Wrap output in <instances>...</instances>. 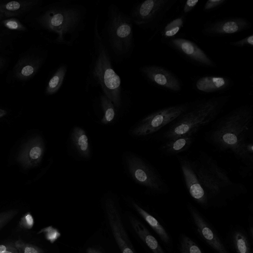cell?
<instances>
[{"instance_id": "cell-3", "label": "cell", "mask_w": 253, "mask_h": 253, "mask_svg": "<svg viewBox=\"0 0 253 253\" xmlns=\"http://www.w3.org/2000/svg\"><path fill=\"white\" fill-rule=\"evenodd\" d=\"M85 7L69 0H62L50 6L39 17L42 27L53 33V42L72 46L84 30Z\"/></svg>"}, {"instance_id": "cell-9", "label": "cell", "mask_w": 253, "mask_h": 253, "mask_svg": "<svg viewBox=\"0 0 253 253\" xmlns=\"http://www.w3.org/2000/svg\"><path fill=\"white\" fill-rule=\"evenodd\" d=\"M130 174L139 184L156 194H166L169 188L158 171L139 157L130 155L126 158Z\"/></svg>"}, {"instance_id": "cell-23", "label": "cell", "mask_w": 253, "mask_h": 253, "mask_svg": "<svg viewBox=\"0 0 253 253\" xmlns=\"http://www.w3.org/2000/svg\"><path fill=\"white\" fill-rule=\"evenodd\" d=\"M72 140L78 153L82 157L88 158L90 151L88 138L84 130L79 127H75L72 133Z\"/></svg>"}, {"instance_id": "cell-4", "label": "cell", "mask_w": 253, "mask_h": 253, "mask_svg": "<svg viewBox=\"0 0 253 253\" xmlns=\"http://www.w3.org/2000/svg\"><path fill=\"white\" fill-rule=\"evenodd\" d=\"M93 32V51L87 84L99 86L103 93L119 109L123 101L121 79L113 68L111 55L99 31L98 15L95 19Z\"/></svg>"}, {"instance_id": "cell-20", "label": "cell", "mask_w": 253, "mask_h": 253, "mask_svg": "<svg viewBox=\"0 0 253 253\" xmlns=\"http://www.w3.org/2000/svg\"><path fill=\"white\" fill-rule=\"evenodd\" d=\"M132 204L134 209L155 232L161 241L168 247H170L171 246V238L166 229L160 222L135 202H132Z\"/></svg>"}, {"instance_id": "cell-8", "label": "cell", "mask_w": 253, "mask_h": 253, "mask_svg": "<svg viewBox=\"0 0 253 253\" xmlns=\"http://www.w3.org/2000/svg\"><path fill=\"white\" fill-rule=\"evenodd\" d=\"M192 101L166 107L154 112L143 118L131 130L136 136L153 134L170 125L190 107Z\"/></svg>"}, {"instance_id": "cell-40", "label": "cell", "mask_w": 253, "mask_h": 253, "mask_svg": "<svg viewBox=\"0 0 253 253\" xmlns=\"http://www.w3.org/2000/svg\"><path fill=\"white\" fill-rule=\"evenodd\" d=\"M2 253H11L10 252H8V251H5V252H3Z\"/></svg>"}, {"instance_id": "cell-34", "label": "cell", "mask_w": 253, "mask_h": 253, "mask_svg": "<svg viewBox=\"0 0 253 253\" xmlns=\"http://www.w3.org/2000/svg\"><path fill=\"white\" fill-rule=\"evenodd\" d=\"M249 233H250V238L252 240H253V220L252 218L251 219V220H250Z\"/></svg>"}, {"instance_id": "cell-2", "label": "cell", "mask_w": 253, "mask_h": 253, "mask_svg": "<svg viewBox=\"0 0 253 253\" xmlns=\"http://www.w3.org/2000/svg\"><path fill=\"white\" fill-rule=\"evenodd\" d=\"M206 141L216 150L234 155L241 164L242 176L253 168V105L237 107L219 118L207 130Z\"/></svg>"}, {"instance_id": "cell-32", "label": "cell", "mask_w": 253, "mask_h": 253, "mask_svg": "<svg viewBox=\"0 0 253 253\" xmlns=\"http://www.w3.org/2000/svg\"><path fill=\"white\" fill-rule=\"evenodd\" d=\"M199 1V0H186L182 10V15L185 16L191 12L198 4Z\"/></svg>"}, {"instance_id": "cell-12", "label": "cell", "mask_w": 253, "mask_h": 253, "mask_svg": "<svg viewBox=\"0 0 253 253\" xmlns=\"http://www.w3.org/2000/svg\"><path fill=\"white\" fill-rule=\"evenodd\" d=\"M187 208L194 227L202 239L216 253H230L216 232L191 203Z\"/></svg>"}, {"instance_id": "cell-15", "label": "cell", "mask_w": 253, "mask_h": 253, "mask_svg": "<svg viewBox=\"0 0 253 253\" xmlns=\"http://www.w3.org/2000/svg\"><path fill=\"white\" fill-rule=\"evenodd\" d=\"M44 150L42 139L39 136L34 137L24 146L17 160L25 168L35 167L41 161Z\"/></svg>"}, {"instance_id": "cell-13", "label": "cell", "mask_w": 253, "mask_h": 253, "mask_svg": "<svg viewBox=\"0 0 253 253\" xmlns=\"http://www.w3.org/2000/svg\"><path fill=\"white\" fill-rule=\"evenodd\" d=\"M251 27V22L247 18L229 17L207 22L204 25L202 32L208 37H222L249 30Z\"/></svg>"}, {"instance_id": "cell-24", "label": "cell", "mask_w": 253, "mask_h": 253, "mask_svg": "<svg viewBox=\"0 0 253 253\" xmlns=\"http://www.w3.org/2000/svg\"><path fill=\"white\" fill-rule=\"evenodd\" d=\"M67 72V66L64 64L60 65L49 80L46 88L47 95H53L61 87Z\"/></svg>"}, {"instance_id": "cell-26", "label": "cell", "mask_w": 253, "mask_h": 253, "mask_svg": "<svg viewBox=\"0 0 253 253\" xmlns=\"http://www.w3.org/2000/svg\"><path fill=\"white\" fill-rule=\"evenodd\" d=\"M179 252L180 253H203L196 243L184 234L179 238Z\"/></svg>"}, {"instance_id": "cell-30", "label": "cell", "mask_w": 253, "mask_h": 253, "mask_svg": "<svg viewBox=\"0 0 253 253\" xmlns=\"http://www.w3.org/2000/svg\"><path fill=\"white\" fill-rule=\"evenodd\" d=\"M227 0H208L203 7L205 12H209L224 4Z\"/></svg>"}, {"instance_id": "cell-36", "label": "cell", "mask_w": 253, "mask_h": 253, "mask_svg": "<svg viewBox=\"0 0 253 253\" xmlns=\"http://www.w3.org/2000/svg\"><path fill=\"white\" fill-rule=\"evenodd\" d=\"M86 253H102L100 251L93 248H89L86 250Z\"/></svg>"}, {"instance_id": "cell-33", "label": "cell", "mask_w": 253, "mask_h": 253, "mask_svg": "<svg viewBox=\"0 0 253 253\" xmlns=\"http://www.w3.org/2000/svg\"><path fill=\"white\" fill-rule=\"evenodd\" d=\"M27 225H28L27 228H31L32 227L33 224V219L32 216L30 214H28L25 218Z\"/></svg>"}, {"instance_id": "cell-21", "label": "cell", "mask_w": 253, "mask_h": 253, "mask_svg": "<svg viewBox=\"0 0 253 253\" xmlns=\"http://www.w3.org/2000/svg\"><path fill=\"white\" fill-rule=\"evenodd\" d=\"M38 2V0H26L0 3V14L8 17L18 16L29 10Z\"/></svg>"}, {"instance_id": "cell-17", "label": "cell", "mask_w": 253, "mask_h": 253, "mask_svg": "<svg viewBox=\"0 0 253 253\" xmlns=\"http://www.w3.org/2000/svg\"><path fill=\"white\" fill-rule=\"evenodd\" d=\"M43 60L39 56H27L21 59L15 68V77L20 80L31 78L37 73Z\"/></svg>"}, {"instance_id": "cell-11", "label": "cell", "mask_w": 253, "mask_h": 253, "mask_svg": "<svg viewBox=\"0 0 253 253\" xmlns=\"http://www.w3.org/2000/svg\"><path fill=\"white\" fill-rule=\"evenodd\" d=\"M139 71L147 82L156 87L173 92H179L182 89L179 79L164 67L146 65L140 67Z\"/></svg>"}, {"instance_id": "cell-22", "label": "cell", "mask_w": 253, "mask_h": 253, "mask_svg": "<svg viewBox=\"0 0 253 253\" xmlns=\"http://www.w3.org/2000/svg\"><path fill=\"white\" fill-rule=\"evenodd\" d=\"M230 241L236 253H253L249 238L241 227L237 226L232 230Z\"/></svg>"}, {"instance_id": "cell-10", "label": "cell", "mask_w": 253, "mask_h": 253, "mask_svg": "<svg viewBox=\"0 0 253 253\" xmlns=\"http://www.w3.org/2000/svg\"><path fill=\"white\" fill-rule=\"evenodd\" d=\"M166 43L184 58L196 66L210 68L217 67L216 63L205 51L189 40L174 38L166 41Z\"/></svg>"}, {"instance_id": "cell-38", "label": "cell", "mask_w": 253, "mask_h": 253, "mask_svg": "<svg viewBox=\"0 0 253 253\" xmlns=\"http://www.w3.org/2000/svg\"><path fill=\"white\" fill-rule=\"evenodd\" d=\"M6 114V112L2 109H0V118L3 117Z\"/></svg>"}, {"instance_id": "cell-18", "label": "cell", "mask_w": 253, "mask_h": 253, "mask_svg": "<svg viewBox=\"0 0 253 253\" xmlns=\"http://www.w3.org/2000/svg\"><path fill=\"white\" fill-rule=\"evenodd\" d=\"M195 141V135L180 136L162 142L159 147L161 152L168 156L177 155L188 150Z\"/></svg>"}, {"instance_id": "cell-14", "label": "cell", "mask_w": 253, "mask_h": 253, "mask_svg": "<svg viewBox=\"0 0 253 253\" xmlns=\"http://www.w3.org/2000/svg\"><path fill=\"white\" fill-rule=\"evenodd\" d=\"M105 208L111 231L121 253H136L124 228L120 213L113 200L107 199Z\"/></svg>"}, {"instance_id": "cell-35", "label": "cell", "mask_w": 253, "mask_h": 253, "mask_svg": "<svg viewBox=\"0 0 253 253\" xmlns=\"http://www.w3.org/2000/svg\"><path fill=\"white\" fill-rule=\"evenodd\" d=\"M24 253H39L38 252L33 248L26 247L24 251Z\"/></svg>"}, {"instance_id": "cell-31", "label": "cell", "mask_w": 253, "mask_h": 253, "mask_svg": "<svg viewBox=\"0 0 253 253\" xmlns=\"http://www.w3.org/2000/svg\"><path fill=\"white\" fill-rule=\"evenodd\" d=\"M44 231L46 233V237L51 243H54L60 236L61 233L58 229L49 226L46 228Z\"/></svg>"}, {"instance_id": "cell-19", "label": "cell", "mask_w": 253, "mask_h": 253, "mask_svg": "<svg viewBox=\"0 0 253 253\" xmlns=\"http://www.w3.org/2000/svg\"><path fill=\"white\" fill-rule=\"evenodd\" d=\"M131 225L141 241L152 253H166L157 240L138 219L130 217Z\"/></svg>"}, {"instance_id": "cell-41", "label": "cell", "mask_w": 253, "mask_h": 253, "mask_svg": "<svg viewBox=\"0 0 253 253\" xmlns=\"http://www.w3.org/2000/svg\"><path fill=\"white\" fill-rule=\"evenodd\" d=\"M3 17V16L2 15L0 14V20H1Z\"/></svg>"}, {"instance_id": "cell-37", "label": "cell", "mask_w": 253, "mask_h": 253, "mask_svg": "<svg viewBox=\"0 0 253 253\" xmlns=\"http://www.w3.org/2000/svg\"><path fill=\"white\" fill-rule=\"evenodd\" d=\"M6 251V248L3 245H0V253H2Z\"/></svg>"}, {"instance_id": "cell-28", "label": "cell", "mask_w": 253, "mask_h": 253, "mask_svg": "<svg viewBox=\"0 0 253 253\" xmlns=\"http://www.w3.org/2000/svg\"><path fill=\"white\" fill-rule=\"evenodd\" d=\"M4 27L8 29L16 31H25L26 27L17 19L11 18L2 21Z\"/></svg>"}, {"instance_id": "cell-29", "label": "cell", "mask_w": 253, "mask_h": 253, "mask_svg": "<svg viewBox=\"0 0 253 253\" xmlns=\"http://www.w3.org/2000/svg\"><path fill=\"white\" fill-rule=\"evenodd\" d=\"M229 44L233 47H243L245 46L253 47V35H249L243 39L229 42Z\"/></svg>"}, {"instance_id": "cell-7", "label": "cell", "mask_w": 253, "mask_h": 253, "mask_svg": "<svg viewBox=\"0 0 253 253\" xmlns=\"http://www.w3.org/2000/svg\"><path fill=\"white\" fill-rule=\"evenodd\" d=\"M178 0H146L136 4L128 15L133 24L141 28L158 30Z\"/></svg>"}, {"instance_id": "cell-27", "label": "cell", "mask_w": 253, "mask_h": 253, "mask_svg": "<svg viewBox=\"0 0 253 253\" xmlns=\"http://www.w3.org/2000/svg\"><path fill=\"white\" fill-rule=\"evenodd\" d=\"M185 20V16L180 15L167 23L161 31V33L173 30L175 29H181L183 27Z\"/></svg>"}, {"instance_id": "cell-25", "label": "cell", "mask_w": 253, "mask_h": 253, "mask_svg": "<svg viewBox=\"0 0 253 253\" xmlns=\"http://www.w3.org/2000/svg\"><path fill=\"white\" fill-rule=\"evenodd\" d=\"M99 100L104 114L101 123L104 125L108 124L114 119L117 109L112 102L103 93L100 96Z\"/></svg>"}, {"instance_id": "cell-6", "label": "cell", "mask_w": 253, "mask_h": 253, "mask_svg": "<svg viewBox=\"0 0 253 253\" xmlns=\"http://www.w3.org/2000/svg\"><path fill=\"white\" fill-rule=\"evenodd\" d=\"M101 33L111 55L117 60L130 57L134 47L133 23L129 16L115 4L108 7L107 19Z\"/></svg>"}, {"instance_id": "cell-39", "label": "cell", "mask_w": 253, "mask_h": 253, "mask_svg": "<svg viewBox=\"0 0 253 253\" xmlns=\"http://www.w3.org/2000/svg\"><path fill=\"white\" fill-rule=\"evenodd\" d=\"M4 59L1 57H0V68H1L4 64Z\"/></svg>"}, {"instance_id": "cell-16", "label": "cell", "mask_w": 253, "mask_h": 253, "mask_svg": "<svg viewBox=\"0 0 253 253\" xmlns=\"http://www.w3.org/2000/svg\"><path fill=\"white\" fill-rule=\"evenodd\" d=\"M232 80L224 76H204L197 79L194 84L195 89L205 93L221 92L229 89Z\"/></svg>"}, {"instance_id": "cell-1", "label": "cell", "mask_w": 253, "mask_h": 253, "mask_svg": "<svg viewBox=\"0 0 253 253\" xmlns=\"http://www.w3.org/2000/svg\"><path fill=\"white\" fill-rule=\"evenodd\" d=\"M177 160L188 192L204 208L224 206L247 191L244 185L233 181L206 152H199L194 159L178 156Z\"/></svg>"}, {"instance_id": "cell-5", "label": "cell", "mask_w": 253, "mask_h": 253, "mask_svg": "<svg viewBox=\"0 0 253 253\" xmlns=\"http://www.w3.org/2000/svg\"><path fill=\"white\" fill-rule=\"evenodd\" d=\"M230 100L228 94L192 101L189 109L159 136L162 142L180 136L195 134L213 122Z\"/></svg>"}]
</instances>
